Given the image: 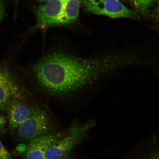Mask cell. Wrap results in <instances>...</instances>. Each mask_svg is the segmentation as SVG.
<instances>
[{"label": "cell", "mask_w": 159, "mask_h": 159, "mask_svg": "<svg viewBox=\"0 0 159 159\" xmlns=\"http://www.w3.org/2000/svg\"><path fill=\"white\" fill-rule=\"evenodd\" d=\"M128 62L118 56L83 58L54 51L37 63L33 73L43 90L56 98H63L112 74Z\"/></svg>", "instance_id": "cell-1"}, {"label": "cell", "mask_w": 159, "mask_h": 159, "mask_svg": "<svg viewBox=\"0 0 159 159\" xmlns=\"http://www.w3.org/2000/svg\"><path fill=\"white\" fill-rule=\"evenodd\" d=\"M57 125L50 114L39 107L33 108L30 116L17 129V135L24 141L57 132Z\"/></svg>", "instance_id": "cell-2"}, {"label": "cell", "mask_w": 159, "mask_h": 159, "mask_svg": "<svg viewBox=\"0 0 159 159\" xmlns=\"http://www.w3.org/2000/svg\"><path fill=\"white\" fill-rule=\"evenodd\" d=\"M91 127V124L80 126L73 125L64 137L46 148L45 159H65L69 157L71 152L84 138Z\"/></svg>", "instance_id": "cell-3"}, {"label": "cell", "mask_w": 159, "mask_h": 159, "mask_svg": "<svg viewBox=\"0 0 159 159\" xmlns=\"http://www.w3.org/2000/svg\"><path fill=\"white\" fill-rule=\"evenodd\" d=\"M84 5L87 11L95 15L105 16L111 18H139L136 13L128 9L119 0H103L98 3Z\"/></svg>", "instance_id": "cell-4"}, {"label": "cell", "mask_w": 159, "mask_h": 159, "mask_svg": "<svg viewBox=\"0 0 159 159\" xmlns=\"http://www.w3.org/2000/svg\"><path fill=\"white\" fill-rule=\"evenodd\" d=\"M66 0H50L38 8L37 25L41 29L56 25L62 12Z\"/></svg>", "instance_id": "cell-5"}, {"label": "cell", "mask_w": 159, "mask_h": 159, "mask_svg": "<svg viewBox=\"0 0 159 159\" xmlns=\"http://www.w3.org/2000/svg\"><path fill=\"white\" fill-rule=\"evenodd\" d=\"M67 133L57 132L43 135L30 141L26 151V159H45L46 148L57 142Z\"/></svg>", "instance_id": "cell-6"}, {"label": "cell", "mask_w": 159, "mask_h": 159, "mask_svg": "<svg viewBox=\"0 0 159 159\" xmlns=\"http://www.w3.org/2000/svg\"><path fill=\"white\" fill-rule=\"evenodd\" d=\"M21 97L20 89L11 75L0 70V108H7L13 99Z\"/></svg>", "instance_id": "cell-7"}, {"label": "cell", "mask_w": 159, "mask_h": 159, "mask_svg": "<svg viewBox=\"0 0 159 159\" xmlns=\"http://www.w3.org/2000/svg\"><path fill=\"white\" fill-rule=\"evenodd\" d=\"M7 109L10 128L16 130L30 116L33 108H30L19 99H15L8 105Z\"/></svg>", "instance_id": "cell-8"}, {"label": "cell", "mask_w": 159, "mask_h": 159, "mask_svg": "<svg viewBox=\"0 0 159 159\" xmlns=\"http://www.w3.org/2000/svg\"><path fill=\"white\" fill-rule=\"evenodd\" d=\"M80 3L79 0H66L56 25H68L76 20L79 15Z\"/></svg>", "instance_id": "cell-9"}, {"label": "cell", "mask_w": 159, "mask_h": 159, "mask_svg": "<svg viewBox=\"0 0 159 159\" xmlns=\"http://www.w3.org/2000/svg\"><path fill=\"white\" fill-rule=\"evenodd\" d=\"M156 0H134V4L139 11L146 13L152 7Z\"/></svg>", "instance_id": "cell-10"}, {"label": "cell", "mask_w": 159, "mask_h": 159, "mask_svg": "<svg viewBox=\"0 0 159 159\" xmlns=\"http://www.w3.org/2000/svg\"><path fill=\"white\" fill-rule=\"evenodd\" d=\"M0 159H12L11 154L6 150L0 141Z\"/></svg>", "instance_id": "cell-11"}, {"label": "cell", "mask_w": 159, "mask_h": 159, "mask_svg": "<svg viewBox=\"0 0 159 159\" xmlns=\"http://www.w3.org/2000/svg\"><path fill=\"white\" fill-rule=\"evenodd\" d=\"M81 3H83L84 4H95L103 0H79Z\"/></svg>", "instance_id": "cell-12"}, {"label": "cell", "mask_w": 159, "mask_h": 159, "mask_svg": "<svg viewBox=\"0 0 159 159\" xmlns=\"http://www.w3.org/2000/svg\"><path fill=\"white\" fill-rule=\"evenodd\" d=\"M4 9L2 5L0 2V21L1 20L3 16Z\"/></svg>", "instance_id": "cell-13"}, {"label": "cell", "mask_w": 159, "mask_h": 159, "mask_svg": "<svg viewBox=\"0 0 159 159\" xmlns=\"http://www.w3.org/2000/svg\"><path fill=\"white\" fill-rule=\"evenodd\" d=\"M5 120L1 115H0V127H3L5 124Z\"/></svg>", "instance_id": "cell-14"}, {"label": "cell", "mask_w": 159, "mask_h": 159, "mask_svg": "<svg viewBox=\"0 0 159 159\" xmlns=\"http://www.w3.org/2000/svg\"><path fill=\"white\" fill-rule=\"evenodd\" d=\"M149 159H159V154L157 153L153 154Z\"/></svg>", "instance_id": "cell-15"}, {"label": "cell", "mask_w": 159, "mask_h": 159, "mask_svg": "<svg viewBox=\"0 0 159 159\" xmlns=\"http://www.w3.org/2000/svg\"><path fill=\"white\" fill-rule=\"evenodd\" d=\"M156 17L157 20L159 22V1L157 9Z\"/></svg>", "instance_id": "cell-16"}, {"label": "cell", "mask_w": 159, "mask_h": 159, "mask_svg": "<svg viewBox=\"0 0 159 159\" xmlns=\"http://www.w3.org/2000/svg\"><path fill=\"white\" fill-rule=\"evenodd\" d=\"M38 1H39L40 2H45L47 3L48 2L50 1V0H37Z\"/></svg>", "instance_id": "cell-17"}, {"label": "cell", "mask_w": 159, "mask_h": 159, "mask_svg": "<svg viewBox=\"0 0 159 159\" xmlns=\"http://www.w3.org/2000/svg\"><path fill=\"white\" fill-rule=\"evenodd\" d=\"M127 1H128L129 2H131L134 3V0H127Z\"/></svg>", "instance_id": "cell-18"}, {"label": "cell", "mask_w": 159, "mask_h": 159, "mask_svg": "<svg viewBox=\"0 0 159 159\" xmlns=\"http://www.w3.org/2000/svg\"><path fill=\"white\" fill-rule=\"evenodd\" d=\"M73 159V158H70L69 157H68V158H67L66 159Z\"/></svg>", "instance_id": "cell-19"}]
</instances>
